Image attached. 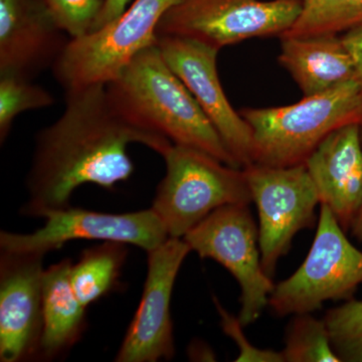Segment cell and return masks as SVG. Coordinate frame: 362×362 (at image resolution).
Listing matches in <instances>:
<instances>
[{"label":"cell","mask_w":362,"mask_h":362,"mask_svg":"<svg viewBox=\"0 0 362 362\" xmlns=\"http://www.w3.org/2000/svg\"><path fill=\"white\" fill-rule=\"evenodd\" d=\"M65 110L35 136L26 177L23 216L45 218L70 206L82 185L111 190L129 180L134 163L128 146L139 143L163 156L173 143L128 122L112 106L106 85L65 90Z\"/></svg>","instance_id":"1"},{"label":"cell","mask_w":362,"mask_h":362,"mask_svg":"<svg viewBox=\"0 0 362 362\" xmlns=\"http://www.w3.org/2000/svg\"><path fill=\"white\" fill-rule=\"evenodd\" d=\"M106 89L112 106L135 127L240 168L156 45L137 54Z\"/></svg>","instance_id":"2"},{"label":"cell","mask_w":362,"mask_h":362,"mask_svg":"<svg viewBox=\"0 0 362 362\" xmlns=\"http://www.w3.org/2000/svg\"><path fill=\"white\" fill-rule=\"evenodd\" d=\"M251 127L252 163L287 168L304 164L333 131L362 123L358 78L297 103L240 112Z\"/></svg>","instance_id":"3"},{"label":"cell","mask_w":362,"mask_h":362,"mask_svg":"<svg viewBox=\"0 0 362 362\" xmlns=\"http://www.w3.org/2000/svg\"><path fill=\"white\" fill-rule=\"evenodd\" d=\"M162 157L165 175L157 185L151 209L169 238L182 239L221 206L252 202L243 168L185 145L173 144Z\"/></svg>","instance_id":"4"},{"label":"cell","mask_w":362,"mask_h":362,"mask_svg":"<svg viewBox=\"0 0 362 362\" xmlns=\"http://www.w3.org/2000/svg\"><path fill=\"white\" fill-rule=\"evenodd\" d=\"M182 0H134L120 16L102 28L74 37L52 68L64 90L107 85L132 59L156 45L157 26Z\"/></svg>","instance_id":"5"},{"label":"cell","mask_w":362,"mask_h":362,"mask_svg":"<svg viewBox=\"0 0 362 362\" xmlns=\"http://www.w3.org/2000/svg\"><path fill=\"white\" fill-rule=\"evenodd\" d=\"M362 283V252L345 235L329 207L321 204L318 228L308 256L275 286L269 306L278 316L311 313L328 300H351Z\"/></svg>","instance_id":"6"},{"label":"cell","mask_w":362,"mask_h":362,"mask_svg":"<svg viewBox=\"0 0 362 362\" xmlns=\"http://www.w3.org/2000/svg\"><path fill=\"white\" fill-rule=\"evenodd\" d=\"M300 13V0H182L164 14L157 37H188L221 51L250 39L281 37Z\"/></svg>","instance_id":"7"},{"label":"cell","mask_w":362,"mask_h":362,"mask_svg":"<svg viewBox=\"0 0 362 362\" xmlns=\"http://www.w3.org/2000/svg\"><path fill=\"white\" fill-rule=\"evenodd\" d=\"M182 239L192 252L214 259L232 274L242 289L240 323H254L269 305L275 285L262 265L259 228L249 204L216 209Z\"/></svg>","instance_id":"8"},{"label":"cell","mask_w":362,"mask_h":362,"mask_svg":"<svg viewBox=\"0 0 362 362\" xmlns=\"http://www.w3.org/2000/svg\"><path fill=\"white\" fill-rule=\"evenodd\" d=\"M243 169L258 207L262 265L272 278L295 235L315 225L320 201L305 164L276 168L252 163Z\"/></svg>","instance_id":"9"},{"label":"cell","mask_w":362,"mask_h":362,"mask_svg":"<svg viewBox=\"0 0 362 362\" xmlns=\"http://www.w3.org/2000/svg\"><path fill=\"white\" fill-rule=\"evenodd\" d=\"M42 228L30 233L0 232V249L47 255L71 240H92L132 245L149 252L169 235L153 209L108 214L68 206L45 216Z\"/></svg>","instance_id":"10"},{"label":"cell","mask_w":362,"mask_h":362,"mask_svg":"<svg viewBox=\"0 0 362 362\" xmlns=\"http://www.w3.org/2000/svg\"><path fill=\"white\" fill-rule=\"evenodd\" d=\"M189 252L187 243L180 238H168L147 252L141 300L117 354V362H156L175 356L170 302L178 272Z\"/></svg>","instance_id":"11"},{"label":"cell","mask_w":362,"mask_h":362,"mask_svg":"<svg viewBox=\"0 0 362 362\" xmlns=\"http://www.w3.org/2000/svg\"><path fill=\"white\" fill-rule=\"evenodd\" d=\"M156 45L185 83L240 168L252 163L251 127L228 101L218 77L220 49L199 40L159 35Z\"/></svg>","instance_id":"12"},{"label":"cell","mask_w":362,"mask_h":362,"mask_svg":"<svg viewBox=\"0 0 362 362\" xmlns=\"http://www.w3.org/2000/svg\"><path fill=\"white\" fill-rule=\"evenodd\" d=\"M32 252L0 255V361L40 358L44 328V259Z\"/></svg>","instance_id":"13"},{"label":"cell","mask_w":362,"mask_h":362,"mask_svg":"<svg viewBox=\"0 0 362 362\" xmlns=\"http://www.w3.org/2000/svg\"><path fill=\"white\" fill-rule=\"evenodd\" d=\"M70 40L44 0H0V75L33 80L54 66Z\"/></svg>","instance_id":"14"},{"label":"cell","mask_w":362,"mask_h":362,"mask_svg":"<svg viewBox=\"0 0 362 362\" xmlns=\"http://www.w3.org/2000/svg\"><path fill=\"white\" fill-rule=\"evenodd\" d=\"M320 204L329 207L347 232L362 209L361 124L333 131L305 161Z\"/></svg>","instance_id":"15"},{"label":"cell","mask_w":362,"mask_h":362,"mask_svg":"<svg viewBox=\"0 0 362 362\" xmlns=\"http://www.w3.org/2000/svg\"><path fill=\"white\" fill-rule=\"evenodd\" d=\"M279 63L303 97L327 92L357 78L356 65L339 35L282 37Z\"/></svg>","instance_id":"16"},{"label":"cell","mask_w":362,"mask_h":362,"mask_svg":"<svg viewBox=\"0 0 362 362\" xmlns=\"http://www.w3.org/2000/svg\"><path fill=\"white\" fill-rule=\"evenodd\" d=\"M73 262L64 259L45 269L44 274V328L40 358L54 361L69 351L84 335L87 315L71 282Z\"/></svg>","instance_id":"17"},{"label":"cell","mask_w":362,"mask_h":362,"mask_svg":"<svg viewBox=\"0 0 362 362\" xmlns=\"http://www.w3.org/2000/svg\"><path fill=\"white\" fill-rule=\"evenodd\" d=\"M128 245L103 242L88 247L71 265V282L78 299L85 307L116 289L128 256Z\"/></svg>","instance_id":"18"},{"label":"cell","mask_w":362,"mask_h":362,"mask_svg":"<svg viewBox=\"0 0 362 362\" xmlns=\"http://www.w3.org/2000/svg\"><path fill=\"white\" fill-rule=\"evenodd\" d=\"M301 13L280 37L339 35L362 25V0H300Z\"/></svg>","instance_id":"19"},{"label":"cell","mask_w":362,"mask_h":362,"mask_svg":"<svg viewBox=\"0 0 362 362\" xmlns=\"http://www.w3.org/2000/svg\"><path fill=\"white\" fill-rule=\"evenodd\" d=\"M282 354L287 362L341 361L331 344L325 321L310 313L294 317L288 327Z\"/></svg>","instance_id":"20"},{"label":"cell","mask_w":362,"mask_h":362,"mask_svg":"<svg viewBox=\"0 0 362 362\" xmlns=\"http://www.w3.org/2000/svg\"><path fill=\"white\" fill-rule=\"evenodd\" d=\"M54 97L30 78L0 75V142H6L16 117L25 111L49 108Z\"/></svg>","instance_id":"21"},{"label":"cell","mask_w":362,"mask_h":362,"mask_svg":"<svg viewBox=\"0 0 362 362\" xmlns=\"http://www.w3.org/2000/svg\"><path fill=\"white\" fill-rule=\"evenodd\" d=\"M340 361L362 362V301L349 300L324 317Z\"/></svg>","instance_id":"22"},{"label":"cell","mask_w":362,"mask_h":362,"mask_svg":"<svg viewBox=\"0 0 362 362\" xmlns=\"http://www.w3.org/2000/svg\"><path fill=\"white\" fill-rule=\"evenodd\" d=\"M52 16L71 39L92 32L105 0H44Z\"/></svg>","instance_id":"23"},{"label":"cell","mask_w":362,"mask_h":362,"mask_svg":"<svg viewBox=\"0 0 362 362\" xmlns=\"http://www.w3.org/2000/svg\"><path fill=\"white\" fill-rule=\"evenodd\" d=\"M214 305L218 309L221 316V327L226 335L232 337L233 341L237 343L240 349L239 356L235 361H259V362H284L282 352L270 349H259L255 347L245 337L243 325L239 318H235L232 314L223 308L216 298L214 299Z\"/></svg>","instance_id":"24"},{"label":"cell","mask_w":362,"mask_h":362,"mask_svg":"<svg viewBox=\"0 0 362 362\" xmlns=\"http://www.w3.org/2000/svg\"><path fill=\"white\" fill-rule=\"evenodd\" d=\"M356 65V76L362 86V25L341 35Z\"/></svg>","instance_id":"25"},{"label":"cell","mask_w":362,"mask_h":362,"mask_svg":"<svg viewBox=\"0 0 362 362\" xmlns=\"http://www.w3.org/2000/svg\"><path fill=\"white\" fill-rule=\"evenodd\" d=\"M130 4L131 0H105L103 9H102L92 32L120 16Z\"/></svg>","instance_id":"26"},{"label":"cell","mask_w":362,"mask_h":362,"mask_svg":"<svg viewBox=\"0 0 362 362\" xmlns=\"http://www.w3.org/2000/svg\"><path fill=\"white\" fill-rule=\"evenodd\" d=\"M361 138H362V123H361ZM352 233L357 240L362 242V209L361 213H359L358 218L351 228Z\"/></svg>","instance_id":"27"}]
</instances>
